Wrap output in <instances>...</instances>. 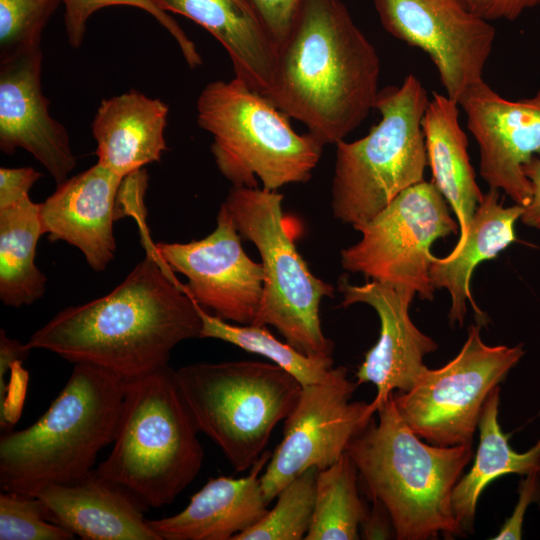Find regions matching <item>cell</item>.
<instances>
[{
  "instance_id": "6da1fadb",
  "label": "cell",
  "mask_w": 540,
  "mask_h": 540,
  "mask_svg": "<svg viewBox=\"0 0 540 540\" xmlns=\"http://www.w3.org/2000/svg\"><path fill=\"white\" fill-rule=\"evenodd\" d=\"M201 327L196 302L152 247L111 292L60 311L26 345L127 381L167 366L174 347L199 338Z\"/></svg>"
},
{
  "instance_id": "7a4b0ae2",
  "label": "cell",
  "mask_w": 540,
  "mask_h": 540,
  "mask_svg": "<svg viewBox=\"0 0 540 540\" xmlns=\"http://www.w3.org/2000/svg\"><path fill=\"white\" fill-rule=\"evenodd\" d=\"M380 59L341 0H302L264 94L324 145L344 140L379 93Z\"/></svg>"
},
{
  "instance_id": "3957f363",
  "label": "cell",
  "mask_w": 540,
  "mask_h": 540,
  "mask_svg": "<svg viewBox=\"0 0 540 540\" xmlns=\"http://www.w3.org/2000/svg\"><path fill=\"white\" fill-rule=\"evenodd\" d=\"M373 420L348 446L362 485L372 502L387 510L399 540L465 536L451 496L470 462L472 444L429 445L399 414L393 393Z\"/></svg>"
},
{
  "instance_id": "277c9868",
  "label": "cell",
  "mask_w": 540,
  "mask_h": 540,
  "mask_svg": "<svg viewBox=\"0 0 540 540\" xmlns=\"http://www.w3.org/2000/svg\"><path fill=\"white\" fill-rule=\"evenodd\" d=\"M125 381L89 364H75L64 388L31 426L0 437L2 491L36 496L50 484L75 481L92 470L113 443Z\"/></svg>"
},
{
  "instance_id": "5b68a950",
  "label": "cell",
  "mask_w": 540,
  "mask_h": 540,
  "mask_svg": "<svg viewBox=\"0 0 540 540\" xmlns=\"http://www.w3.org/2000/svg\"><path fill=\"white\" fill-rule=\"evenodd\" d=\"M198 432L174 369L127 380L113 448L96 471L146 508L168 505L201 469Z\"/></svg>"
},
{
  "instance_id": "8992f818",
  "label": "cell",
  "mask_w": 540,
  "mask_h": 540,
  "mask_svg": "<svg viewBox=\"0 0 540 540\" xmlns=\"http://www.w3.org/2000/svg\"><path fill=\"white\" fill-rule=\"evenodd\" d=\"M197 124L212 136L211 153L220 173L236 187L277 191L305 183L324 144L297 133L288 116L241 79L217 80L200 92Z\"/></svg>"
},
{
  "instance_id": "52a82bcc",
  "label": "cell",
  "mask_w": 540,
  "mask_h": 540,
  "mask_svg": "<svg viewBox=\"0 0 540 540\" xmlns=\"http://www.w3.org/2000/svg\"><path fill=\"white\" fill-rule=\"evenodd\" d=\"M427 90L414 75L379 90L381 119L353 142L336 143L331 187L333 217L353 227L380 213L397 195L424 180L428 164L422 118Z\"/></svg>"
},
{
  "instance_id": "ba28073f",
  "label": "cell",
  "mask_w": 540,
  "mask_h": 540,
  "mask_svg": "<svg viewBox=\"0 0 540 540\" xmlns=\"http://www.w3.org/2000/svg\"><path fill=\"white\" fill-rule=\"evenodd\" d=\"M175 378L199 431L236 472L260 458L302 390L287 371L260 361L199 362L176 369Z\"/></svg>"
},
{
  "instance_id": "9c48e42d",
  "label": "cell",
  "mask_w": 540,
  "mask_h": 540,
  "mask_svg": "<svg viewBox=\"0 0 540 540\" xmlns=\"http://www.w3.org/2000/svg\"><path fill=\"white\" fill-rule=\"evenodd\" d=\"M283 195L232 186L223 202L241 238L261 257L263 296L253 325L273 326L301 353L331 358L334 342L322 331L320 303L334 287L314 276L295 244L296 229L282 209Z\"/></svg>"
},
{
  "instance_id": "30bf717a",
  "label": "cell",
  "mask_w": 540,
  "mask_h": 540,
  "mask_svg": "<svg viewBox=\"0 0 540 540\" xmlns=\"http://www.w3.org/2000/svg\"><path fill=\"white\" fill-rule=\"evenodd\" d=\"M480 330V324L469 326L451 361L438 369L427 367L409 391L393 393L403 420L433 445L472 444L487 397L524 355L522 344H485Z\"/></svg>"
},
{
  "instance_id": "8fae6325",
  "label": "cell",
  "mask_w": 540,
  "mask_h": 540,
  "mask_svg": "<svg viewBox=\"0 0 540 540\" xmlns=\"http://www.w3.org/2000/svg\"><path fill=\"white\" fill-rule=\"evenodd\" d=\"M449 206L432 180L408 187L374 218L353 227L362 237L341 250L342 267L432 300L431 245L458 232Z\"/></svg>"
},
{
  "instance_id": "7c38bea8",
  "label": "cell",
  "mask_w": 540,
  "mask_h": 540,
  "mask_svg": "<svg viewBox=\"0 0 540 540\" xmlns=\"http://www.w3.org/2000/svg\"><path fill=\"white\" fill-rule=\"evenodd\" d=\"M347 373L344 366L334 367L327 380L302 386L285 419L282 440L260 477L268 504L304 471L337 462L373 420L371 402L350 401L358 384L348 380Z\"/></svg>"
},
{
  "instance_id": "4fadbf2b",
  "label": "cell",
  "mask_w": 540,
  "mask_h": 540,
  "mask_svg": "<svg viewBox=\"0 0 540 540\" xmlns=\"http://www.w3.org/2000/svg\"><path fill=\"white\" fill-rule=\"evenodd\" d=\"M383 28L423 50L446 95L458 101L481 83L496 29L460 0H373Z\"/></svg>"
},
{
  "instance_id": "5bb4252c",
  "label": "cell",
  "mask_w": 540,
  "mask_h": 540,
  "mask_svg": "<svg viewBox=\"0 0 540 540\" xmlns=\"http://www.w3.org/2000/svg\"><path fill=\"white\" fill-rule=\"evenodd\" d=\"M232 216L222 203L213 232L188 243H157L154 248L173 271L184 275L188 295L205 310L240 325H253L262 296L261 263L250 259Z\"/></svg>"
},
{
  "instance_id": "9a60e30c",
  "label": "cell",
  "mask_w": 540,
  "mask_h": 540,
  "mask_svg": "<svg viewBox=\"0 0 540 540\" xmlns=\"http://www.w3.org/2000/svg\"><path fill=\"white\" fill-rule=\"evenodd\" d=\"M480 154V175L525 207L532 190L522 167L540 155V89L528 98L509 100L485 81L458 101Z\"/></svg>"
},
{
  "instance_id": "2e32d148",
  "label": "cell",
  "mask_w": 540,
  "mask_h": 540,
  "mask_svg": "<svg viewBox=\"0 0 540 540\" xmlns=\"http://www.w3.org/2000/svg\"><path fill=\"white\" fill-rule=\"evenodd\" d=\"M341 305L356 303L371 306L380 320L376 344L365 354L356 372V383H372L377 393L371 402L376 411L394 390L409 391L427 368L423 359L438 345L422 333L409 316V306L416 295L411 289L394 288L376 281L363 285L349 283L345 276L338 280Z\"/></svg>"
},
{
  "instance_id": "e0dca14e",
  "label": "cell",
  "mask_w": 540,
  "mask_h": 540,
  "mask_svg": "<svg viewBox=\"0 0 540 540\" xmlns=\"http://www.w3.org/2000/svg\"><path fill=\"white\" fill-rule=\"evenodd\" d=\"M42 59L39 46L0 61V149L6 154L26 150L60 184L77 160L67 130L49 113Z\"/></svg>"
},
{
  "instance_id": "ac0fdd59",
  "label": "cell",
  "mask_w": 540,
  "mask_h": 540,
  "mask_svg": "<svg viewBox=\"0 0 540 540\" xmlns=\"http://www.w3.org/2000/svg\"><path fill=\"white\" fill-rule=\"evenodd\" d=\"M123 178L96 163L67 178L40 205L44 234L78 248L88 265L104 271L112 261L118 219L117 197Z\"/></svg>"
},
{
  "instance_id": "d6986e66",
  "label": "cell",
  "mask_w": 540,
  "mask_h": 540,
  "mask_svg": "<svg viewBox=\"0 0 540 540\" xmlns=\"http://www.w3.org/2000/svg\"><path fill=\"white\" fill-rule=\"evenodd\" d=\"M49 520L84 540H161L143 516L146 507L96 469L69 483L50 484L36 495Z\"/></svg>"
},
{
  "instance_id": "ffe728a7",
  "label": "cell",
  "mask_w": 540,
  "mask_h": 540,
  "mask_svg": "<svg viewBox=\"0 0 540 540\" xmlns=\"http://www.w3.org/2000/svg\"><path fill=\"white\" fill-rule=\"evenodd\" d=\"M271 452L265 450L241 478H210L179 513L148 520L161 540H233L268 511L260 477Z\"/></svg>"
},
{
  "instance_id": "44dd1931",
  "label": "cell",
  "mask_w": 540,
  "mask_h": 540,
  "mask_svg": "<svg viewBox=\"0 0 540 540\" xmlns=\"http://www.w3.org/2000/svg\"><path fill=\"white\" fill-rule=\"evenodd\" d=\"M168 111L160 99L134 89L103 99L91 124L97 163L124 178L158 162L167 149Z\"/></svg>"
},
{
  "instance_id": "7402d4cb",
  "label": "cell",
  "mask_w": 540,
  "mask_h": 540,
  "mask_svg": "<svg viewBox=\"0 0 540 540\" xmlns=\"http://www.w3.org/2000/svg\"><path fill=\"white\" fill-rule=\"evenodd\" d=\"M164 12L196 22L225 48L235 77L265 94L273 75L277 45L246 0H151Z\"/></svg>"
},
{
  "instance_id": "603a6c76",
  "label": "cell",
  "mask_w": 540,
  "mask_h": 540,
  "mask_svg": "<svg viewBox=\"0 0 540 540\" xmlns=\"http://www.w3.org/2000/svg\"><path fill=\"white\" fill-rule=\"evenodd\" d=\"M524 207L515 204L505 207L499 201V192L492 189L482 195L464 237L459 238L449 255L433 257L429 276L434 289H447L451 295L449 320L462 326L467 312V300L475 312L483 314L473 302L470 279L475 267L495 258L515 241L514 225Z\"/></svg>"
},
{
  "instance_id": "cb8c5ba5",
  "label": "cell",
  "mask_w": 540,
  "mask_h": 540,
  "mask_svg": "<svg viewBox=\"0 0 540 540\" xmlns=\"http://www.w3.org/2000/svg\"><path fill=\"white\" fill-rule=\"evenodd\" d=\"M458 105L447 95L433 92L422 118V131L432 181L455 212L462 238L483 193L470 163L468 139L459 123Z\"/></svg>"
},
{
  "instance_id": "d4e9b609",
  "label": "cell",
  "mask_w": 540,
  "mask_h": 540,
  "mask_svg": "<svg viewBox=\"0 0 540 540\" xmlns=\"http://www.w3.org/2000/svg\"><path fill=\"white\" fill-rule=\"evenodd\" d=\"M499 396L500 387L496 386L482 408L478 423L480 444L473 465L452 491V509L465 532L472 530L478 500L492 481L506 474L540 471V438L524 453L512 449L508 443L510 435L503 433L498 422Z\"/></svg>"
},
{
  "instance_id": "484cf974",
  "label": "cell",
  "mask_w": 540,
  "mask_h": 540,
  "mask_svg": "<svg viewBox=\"0 0 540 540\" xmlns=\"http://www.w3.org/2000/svg\"><path fill=\"white\" fill-rule=\"evenodd\" d=\"M42 234L40 205L30 197L0 209V299L4 305H30L45 294L47 278L35 263Z\"/></svg>"
},
{
  "instance_id": "4316f807",
  "label": "cell",
  "mask_w": 540,
  "mask_h": 540,
  "mask_svg": "<svg viewBox=\"0 0 540 540\" xmlns=\"http://www.w3.org/2000/svg\"><path fill=\"white\" fill-rule=\"evenodd\" d=\"M358 470L345 453L319 470L312 522L306 540H357L368 514L357 488Z\"/></svg>"
},
{
  "instance_id": "83f0119b",
  "label": "cell",
  "mask_w": 540,
  "mask_h": 540,
  "mask_svg": "<svg viewBox=\"0 0 540 540\" xmlns=\"http://www.w3.org/2000/svg\"><path fill=\"white\" fill-rule=\"evenodd\" d=\"M196 304L202 322L199 338L218 339L261 355L291 374L302 386L325 381L332 374L333 357L307 356L276 339L266 326L234 325Z\"/></svg>"
},
{
  "instance_id": "f1b7e54d",
  "label": "cell",
  "mask_w": 540,
  "mask_h": 540,
  "mask_svg": "<svg viewBox=\"0 0 540 540\" xmlns=\"http://www.w3.org/2000/svg\"><path fill=\"white\" fill-rule=\"evenodd\" d=\"M318 469L309 468L289 482L277 495L274 507L233 540H301L310 528Z\"/></svg>"
},
{
  "instance_id": "f546056e",
  "label": "cell",
  "mask_w": 540,
  "mask_h": 540,
  "mask_svg": "<svg viewBox=\"0 0 540 540\" xmlns=\"http://www.w3.org/2000/svg\"><path fill=\"white\" fill-rule=\"evenodd\" d=\"M61 0H0V61L39 47Z\"/></svg>"
},
{
  "instance_id": "4dcf8cb0",
  "label": "cell",
  "mask_w": 540,
  "mask_h": 540,
  "mask_svg": "<svg viewBox=\"0 0 540 540\" xmlns=\"http://www.w3.org/2000/svg\"><path fill=\"white\" fill-rule=\"evenodd\" d=\"M65 5L64 24L69 45L81 46L89 17L97 10L114 5H127L142 9L153 16L175 39L190 68L202 64V58L194 42L180 25L167 13L156 7L151 0H61Z\"/></svg>"
},
{
  "instance_id": "1f68e13d",
  "label": "cell",
  "mask_w": 540,
  "mask_h": 540,
  "mask_svg": "<svg viewBox=\"0 0 540 540\" xmlns=\"http://www.w3.org/2000/svg\"><path fill=\"white\" fill-rule=\"evenodd\" d=\"M75 535L49 520L48 510L37 496L2 491L0 540H70Z\"/></svg>"
},
{
  "instance_id": "d6a6232c",
  "label": "cell",
  "mask_w": 540,
  "mask_h": 540,
  "mask_svg": "<svg viewBox=\"0 0 540 540\" xmlns=\"http://www.w3.org/2000/svg\"><path fill=\"white\" fill-rule=\"evenodd\" d=\"M278 47L287 38L302 0H246Z\"/></svg>"
},
{
  "instance_id": "836d02e7",
  "label": "cell",
  "mask_w": 540,
  "mask_h": 540,
  "mask_svg": "<svg viewBox=\"0 0 540 540\" xmlns=\"http://www.w3.org/2000/svg\"><path fill=\"white\" fill-rule=\"evenodd\" d=\"M42 174L32 167L0 168V209L16 204L27 197Z\"/></svg>"
},
{
  "instance_id": "e575fe53",
  "label": "cell",
  "mask_w": 540,
  "mask_h": 540,
  "mask_svg": "<svg viewBox=\"0 0 540 540\" xmlns=\"http://www.w3.org/2000/svg\"><path fill=\"white\" fill-rule=\"evenodd\" d=\"M540 471L526 475L519 484L517 505L494 540L521 539L522 522L528 506L537 500L540 492Z\"/></svg>"
},
{
  "instance_id": "d590c367",
  "label": "cell",
  "mask_w": 540,
  "mask_h": 540,
  "mask_svg": "<svg viewBox=\"0 0 540 540\" xmlns=\"http://www.w3.org/2000/svg\"><path fill=\"white\" fill-rule=\"evenodd\" d=\"M472 13L487 21L516 20L527 9L540 5V0H460Z\"/></svg>"
},
{
  "instance_id": "8d00e7d4",
  "label": "cell",
  "mask_w": 540,
  "mask_h": 540,
  "mask_svg": "<svg viewBox=\"0 0 540 540\" xmlns=\"http://www.w3.org/2000/svg\"><path fill=\"white\" fill-rule=\"evenodd\" d=\"M522 170L530 181L532 196L520 219L523 224L540 229V159L534 157Z\"/></svg>"
},
{
  "instance_id": "74e56055",
  "label": "cell",
  "mask_w": 540,
  "mask_h": 540,
  "mask_svg": "<svg viewBox=\"0 0 540 540\" xmlns=\"http://www.w3.org/2000/svg\"><path fill=\"white\" fill-rule=\"evenodd\" d=\"M374 507L362 522L360 529L365 539L390 538L391 530L394 532L387 510L379 502H373Z\"/></svg>"
}]
</instances>
